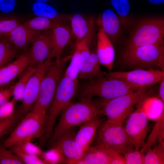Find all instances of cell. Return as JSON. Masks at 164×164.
<instances>
[{"instance_id": "1", "label": "cell", "mask_w": 164, "mask_h": 164, "mask_svg": "<svg viewBox=\"0 0 164 164\" xmlns=\"http://www.w3.org/2000/svg\"><path fill=\"white\" fill-rule=\"evenodd\" d=\"M92 97L89 96L75 103L70 101L64 108L50 138L51 143L73 127L103 114L99 104L93 101Z\"/></svg>"}, {"instance_id": "2", "label": "cell", "mask_w": 164, "mask_h": 164, "mask_svg": "<svg viewBox=\"0 0 164 164\" xmlns=\"http://www.w3.org/2000/svg\"><path fill=\"white\" fill-rule=\"evenodd\" d=\"M148 87L103 77L89 80L84 84L79 95L81 99L96 96L103 99L110 100Z\"/></svg>"}, {"instance_id": "3", "label": "cell", "mask_w": 164, "mask_h": 164, "mask_svg": "<svg viewBox=\"0 0 164 164\" xmlns=\"http://www.w3.org/2000/svg\"><path fill=\"white\" fill-rule=\"evenodd\" d=\"M78 87L77 79H71L63 73L57 84L53 100L47 110L45 131L40 138L42 144L51 137L57 117L70 102L77 92Z\"/></svg>"}, {"instance_id": "4", "label": "cell", "mask_w": 164, "mask_h": 164, "mask_svg": "<svg viewBox=\"0 0 164 164\" xmlns=\"http://www.w3.org/2000/svg\"><path fill=\"white\" fill-rule=\"evenodd\" d=\"M122 58L123 63L132 67L144 69L157 66L164 71L163 40L151 44L127 48Z\"/></svg>"}, {"instance_id": "5", "label": "cell", "mask_w": 164, "mask_h": 164, "mask_svg": "<svg viewBox=\"0 0 164 164\" xmlns=\"http://www.w3.org/2000/svg\"><path fill=\"white\" fill-rule=\"evenodd\" d=\"M47 115L32 109L19 122L2 145L9 148L27 140L40 138L44 134Z\"/></svg>"}, {"instance_id": "6", "label": "cell", "mask_w": 164, "mask_h": 164, "mask_svg": "<svg viewBox=\"0 0 164 164\" xmlns=\"http://www.w3.org/2000/svg\"><path fill=\"white\" fill-rule=\"evenodd\" d=\"M147 88L98 103L107 120L124 123L135 107L147 95Z\"/></svg>"}, {"instance_id": "7", "label": "cell", "mask_w": 164, "mask_h": 164, "mask_svg": "<svg viewBox=\"0 0 164 164\" xmlns=\"http://www.w3.org/2000/svg\"><path fill=\"white\" fill-rule=\"evenodd\" d=\"M66 60H60L52 63L47 69L41 84L38 95L32 109L47 115L53 100L57 84L63 74Z\"/></svg>"}, {"instance_id": "8", "label": "cell", "mask_w": 164, "mask_h": 164, "mask_svg": "<svg viewBox=\"0 0 164 164\" xmlns=\"http://www.w3.org/2000/svg\"><path fill=\"white\" fill-rule=\"evenodd\" d=\"M123 124L108 120L102 123L96 134V143L106 144L121 154L134 148Z\"/></svg>"}, {"instance_id": "9", "label": "cell", "mask_w": 164, "mask_h": 164, "mask_svg": "<svg viewBox=\"0 0 164 164\" xmlns=\"http://www.w3.org/2000/svg\"><path fill=\"white\" fill-rule=\"evenodd\" d=\"M164 20L151 19L140 22L132 34L127 48H132L156 43L163 40Z\"/></svg>"}, {"instance_id": "10", "label": "cell", "mask_w": 164, "mask_h": 164, "mask_svg": "<svg viewBox=\"0 0 164 164\" xmlns=\"http://www.w3.org/2000/svg\"><path fill=\"white\" fill-rule=\"evenodd\" d=\"M125 128L136 150H138L145 142L147 135L148 119L140 106L138 104L136 109L128 117Z\"/></svg>"}, {"instance_id": "11", "label": "cell", "mask_w": 164, "mask_h": 164, "mask_svg": "<svg viewBox=\"0 0 164 164\" xmlns=\"http://www.w3.org/2000/svg\"><path fill=\"white\" fill-rule=\"evenodd\" d=\"M106 77L149 87L160 81L164 77V72L153 69H136L129 71L111 72L106 74Z\"/></svg>"}, {"instance_id": "12", "label": "cell", "mask_w": 164, "mask_h": 164, "mask_svg": "<svg viewBox=\"0 0 164 164\" xmlns=\"http://www.w3.org/2000/svg\"><path fill=\"white\" fill-rule=\"evenodd\" d=\"M52 59L48 58L42 64L36 67L26 87L22 109L26 115L31 110L37 99L40 86L46 72L52 63Z\"/></svg>"}, {"instance_id": "13", "label": "cell", "mask_w": 164, "mask_h": 164, "mask_svg": "<svg viewBox=\"0 0 164 164\" xmlns=\"http://www.w3.org/2000/svg\"><path fill=\"white\" fill-rule=\"evenodd\" d=\"M75 127L64 133L52 143V148L67 159L64 162L71 163L81 159L85 152L75 140L76 133Z\"/></svg>"}, {"instance_id": "14", "label": "cell", "mask_w": 164, "mask_h": 164, "mask_svg": "<svg viewBox=\"0 0 164 164\" xmlns=\"http://www.w3.org/2000/svg\"><path fill=\"white\" fill-rule=\"evenodd\" d=\"M83 58V63L78 76L80 79H87L90 81L103 77L104 73L100 66L96 52L91 51L90 46L86 42L78 44Z\"/></svg>"}, {"instance_id": "15", "label": "cell", "mask_w": 164, "mask_h": 164, "mask_svg": "<svg viewBox=\"0 0 164 164\" xmlns=\"http://www.w3.org/2000/svg\"><path fill=\"white\" fill-rule=\"evenodd\" d=\"M31 43L29 50L31 65L37 67L48 58L52 51L50 29L42 32L33 39Z\"/></svg>"}, {"instance_id": "16", "label": "cell", "mask_w": 164, "mask_h": 164, "mask_svg": "<svg viewBox=\"0 0 164 164\" xmlns=\"http://www.w3.org/2000/svg\"><path fill=\"white\" fill-rule=\"evenodd\" d=\"M30 66L29 50H26L15 60L0 68V89L8 86Z\"/></svg>"}, {"instance_id": "17", "label": "cell", "mask_w": 164, "mask_h": 164, "mask_svg": "<svg viewBox=\"0 0 164 164\" xmlns=\"http://www.w3.org/2000/svg\"><path fill=\"white\" fill-rule=\"evenodd\" d=\"M52 49L48 58H56L58 63L65 46L69 43L71 36V29L63 23H59L50 29Z\"/></svg>"}, {"instance_id": "18", "label": "cell", "mask_w": 164, "mask_h": 164, "mask_svg": "<svg viewBox=\"0 0 164 164\" xmlns=\"http://www.w3.org/2000/svg\"><path fill=\"white\" fill-rule=\"evenodd\" d=\"M96 53L101 64L110 71L114 58V51L111 40L101 27L97 34Z\"/></svg>"}, {"instance_id": "19", "label": "cell", "mask_w": 164, "mask_h": 164, "mask_svg": "<svg viewBox=\"0 0 164 164\" xmlns=\"http://www.w3.org/2000/svg\"><path fill=\"white\" fill-rule=\"evenodd\" d=\"M99 115L95 116L84 123L76 133L75 140L84 152L90 146L97 130L102 123L103 119Z\"/></svg>"}, {"instance_id": "20", "label": "cell", "mask_w": 164, "mask_h": 164, "mask_svg": "<svg viewBox=\"0 0 164 164\" xmlns=\"http://www.w3.org/2000/svg\"><path fill=\"white\" fill-rule=\"evenodd\" d=\"M41 32L27 28L22 23L5 36L15 48L24 51L33 39Z\"/></svg>"}, {"instance_id": "21", "label": "cell", "mask_w": 164, "mask_h": 164, "mask_svg": "<svg viewBox=\"0 0 164 164\" xmlns=\"http://www.w3.org/2000/svg\"><path fill=\"white\" fill-rule=\"evenodd\" d=\"M111 158L104 145L100 143L90 146L80 159L71 164H111Z\"/></svg>"}, {"instance_id": "22", "label": "cell", "mask_w": 164, "mask_h": 164, "mask_svg": "<svg viewBox=\"0 0 164 164\" xmlns=\"http://www.w3.org/2000/svg\"><path fill=\"white\" fill-rule=\"evenodd\" d=\"M138 104L148 120L156 121L164 113V102L157 97L147 95Z\"/></svg>"}, {"instance_id": "23", "label": "cell", "mask_w": 164, "mask_h": 164, "mask_svg": "<svg viewBox=\"0 0 164 164\" xmlns=\"http://www.w3.org/2000/svg\"><path fill=\"white\" fill-rule=\"evenodd\" d=\"M99 21L109 38L114 40L119 36L121 31L120 23L117 15L112 10H105Z\"/></svg>"}, {"instance_id": "24", "label": "cell", "mask_w": 164, "mask_h": 164, "mask_svg": "<svg viewBox=\"0 0 164 164\" xmlns=\"http://www.w3.org/2000/svg\"><path fill=\"white\" fill-rule=\"evenodd\" d=\"M32 10L37 16L45 17L60 23L70 20L71 16L60 13L55 8L43 2H37L35 3L32 7Z\"/></svg>"}, {"instance_id": "25", "label": "cell", "mask_w": 164, "mask_h": 164, "mask_svg": "<svg viewBox=\"0 0 164 164\" xmlns=\"http://www.w3.org/2000/svg\"><path fill=\"white\" fill-rule=\"evenodd\" d=\"M70 20L71 36L75 40L76 44L87 35L89 29V21L79 14L71 15Z\"/></svg>"}, {"instance_id": "26", "label": "cell", "mask_w": 164, "mask_h": 164, "mask_svg": "<svg viewBox=\"0 0 164 164\" xmlns=\"http://www.w3.org/2000/svg\"><path fill=\"white\" fill-rule=\"evenodd\" d=\"M18 49L5 36H0V68L11 63L17 56Z\"/></svg>"}, {"instance_id": "27", "label": "cell", "mask_w": 164, "mask_h": 164, "mask_svg": "<svg viewBox=\"0 0 164 164\" xmlns=\"http://www.w3.org/2000/svg\"><path fill=\"white\" fill-rule=\"evenodd\" d=\"M164 142V113L156 121V122L146 142L140 151L145 154L147 149L155 145L157 141Z\"/></svg>"}, {"instance_id": "28", "label": "cell", "mask_w": 164, "mask_h": 164, "mask_svg": "<svg viewBox=\"0 0 164 164\" xmlns=\"http://www.w3.org/2000/svg\"><path fill=\"white\" fill-rule=\"evenodd\" d=\"M36 67L31 66L28 67L21 74L18 81L15 84L13 91V98L16 101H22L27 84L34 73Z\"/></svg>"}, {"instance_id": "29", "label": "cell", "mask_w": 164, "mask_h": 164, "mask_svg": "<svg viewBox=\"0 0 164 164\" xmlns=\"http://www.w3.org/2000/svg\"><path fill=\"white\" fill-rule=\"evenodd\" d=\"M83 61V58L80 48L79 46L76 44L70 63L64 74L73 79H77Z\"/></svg>"}, {"instance_id": "30", "label": "cell", "mask_w": 164, "mask_h": 164, "mask_svg": "<svg viewBox=\"0 0 164 164\" xmlns=\"http://www.w3.org/2000/svg\"><path fill=\"white\" fill-rule=\"evenodd\" d=\"M59 23L45 17L37 16L24 22L22 24L27 28L41 31L51 29Z\"/></svg>"}, {"instance_id": "31", "label": "cell", "mask_w": 164, "mask_h": 164, "mask_svg": "<svg viewBox=\"0 0 164 164\" xmlns=\"http://www.w3.org/2000/svg\"><path fill=\"white\" fill-rule=\"evenodd\" d=\"M154 148L147 149L144 155V164H164V142H159Z\"/></svg>"}, {"instance_id": "32", "label": "cell", "mask_w": 164, "mask_h": 164, "mask_svg": "<svg viewBox=\"0 0 164 164\" xmlns=\"http://www.w3.org/2000/svg\"><path fill=\"white\" fill-rule=\"evenodd\" d=\"M25 115L21 109L18 111H15L11 116L0 122V138L10 134Z\"/></svg>"}, {"instance_id": "33", "label": "cell", "mask_w": 164, "mask_h": 164, "mask_svg": "<svg viewBox=\"0 0 164 164\" xmlns=\"http://www.w3.org/2000/svg\"><path fill=\"white\" fill-rule=\"evenodd\" d=\"M17 155L24 164H45L43 160L38 156L24 152L16 145L9 148Z\"/></svg>"}, {"instance_id": "34", "label": "cell", "mask_w": 164, "mask_h": 164, "mask_svg": "<svg viewBox=\"0 0 164 164\" xmlns=\"http://www.w3.org/2000/svg\"><path fill=\"white\" fill-rule=\"evenodd\" d=\"M8 149L0 145V164H24L17 155Z\"/></svg>"}, {"instance_id": "35", "label": "cell", "mask_w": 164, "mask_h": 164, "mask_svg": "<svg viewBox=\"0 0 164 164\" xmlns=\"http://www.w3.org/2000/svg\"><path fill=\"white\" fill-rule=\"evenodd\" d=\"M22 24L15 18L0 19V36L6 35Z\"/></svg>"}, {"instance_id": "36", "label": "cell", "mask_w": 164, "mask_h": 164, "mask_svg": "<svg viewBox=\"0 0 164 164\" xmlns=\"http://www.w3.org/2000/svg\"><path fill=\"white\" fill-rule=\"evenodd\" d=\"M124 155L126 164H144L145 154L134 148L129 149Z\"/></svg>"}, {"instance_id": "37", "label": "cell", "mask_w": 164, "mask_h": 164, "mask_svg": "<svg viewBox=\"0 0 164 164\" xmlns=\"http://www.w3.org/2000/svg\"><path fill=\"white\" fill-rule=\"evenodd\" d=\"M31 141L30 140L24 141L15 145L25 153L39 157L41 156L43 152L41 149Z\"/></svg>"}, {"instance_id": "38", "label": "cell", "mask_w": 164, "mask_h": 164, "mask_svg": "<svg viewBox=\"0 0 164 164\" xmlns=\"http://www.w3.org/2000/svg\"><path fill=\"white\" fill-rule=\"evenodd\" d=\"M45 164H57L62 162L64 160L62 155L56 150L51 149L45 152H43L41 156Z\"/></svg>"}, {"instance_id": "39", "label": "cell", "mask_w": 164, "mask_h": 164, "mask_svg": "<svg viewBox=\"0 0 164 164\" xmlns=\"http://www.w3.org/2000/svg\"><path fill=\"white\" fill-rule=\"evenodd\" d=\"M111 5L118 14L125 17L128 14L130 5L128 0H111Z\"/></svg>"}, {"instance_id": "40", "label": "cell", "mask_w": 164, "mask_h": 164, "mask_svg": "<svg viewBox=\"0 0 164 164\" xmlns=\"http://www.w3.org/2000/svg\"><path fill=\"white\" fill-rule=\"evenodd\" d=\"M16 102L12 98L7 103L0 106V122L8 118L13 114Z\"/></svg>"}, {"instance_id": "41", "label": "cell", "mask_w": 164, "mask_h": 164, "mask_svg": "<svg viewBox=\"0 0 164 164\" xmlns=\"http://www.w3.org/2000/svg\"><path fill=\"white\" fill-rule=\"evenodd\" d=\"M15 84L8 87L0 89V106L7 103L13 96Z\"/></svg>"}, {"instance_id": "42", "label": "cell", "mask_w": 164, "mask_h": 164, "mask_svg": "<svg viewBox=\"0 0 164 164\" xmlns=\"http://www.w3.org/2000/svg\"><path fill=\"white\" fill-rule=\"evenodd\" d=\"M15 0H0V10L5 13H9L14 9Z\"/></svg>"}, {"instance_id": "43", "label": "cell", "mask_w": 164, "mask_h": 164, "mask_svg": "<svg viewBox=\"0 0 164 164\" xmlns=\"http://www.w3.org/2000/svg\"><path fill=\"white\" fill-rule=\"evenodd\" d=\"M159 90L160 98L164 102V77L161 80Z\"/></svg>"}, {"instance_id": "44", "label": "cell", "mask_w": 164, "mask_h": 164, "mask_svg": "<svg viewBox=\"0 0 164 164\" xmlns=\"http://www.w3.org/2000/svg\"><path fill=\"white\" fill-rule=\"evenodd\" d=\"M151 3L154 4H159L163 3L164 0H148Z\"/></svg>"}, {"instance_id": "45", "label": "cell", "mask_w": 164, "mask_h": 164, "mask_svg": "<svg viewBox=\"0 0 164 164\" xmlns=\"http://www.w3.org/2000/svg\"><path fill=\"white\" fill-rule=\"evenodd\" d=\"M37 2L46 3L49 1V0H34Z\"/></svg>"}]
</instances>
